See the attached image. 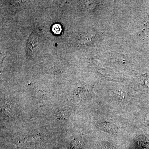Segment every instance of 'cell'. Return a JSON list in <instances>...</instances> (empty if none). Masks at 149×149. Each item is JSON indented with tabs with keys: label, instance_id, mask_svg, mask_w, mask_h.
I'll return each mask as SVG.
<instances>
[{
	"label": "cell",
	"instance_id": "1",
	"mask_svg": "<svg viewBox=\"0 0 149 149\" xmlns=\"http://www.w3.org/2000/svg\"><path fill=\"white\" fill-rule=\"evenodd\" d=\"M99 125H100L99 128H100L101 130L107 131L109 133H111L113 132H115V131H116L115 127L114 125L108 123H101V124Z\"/></svg>",
	"mask_w": 149,
	"mask_h": 149
},
{
	"label": "cell",
	"instance_id": "4",
	"mask_svg": "<svg viewBox=\"0 0 149 149\" xmlns=\"http://www.w3.org/2000/svg\"><path fill=\"white\" fill-rule=\"evenodd\" d=\"M68 113L65 111V110L61 111L58 113L57 116L58 118H59L64 119L68 117Z\"/></svg>",
	"mask_w": 149,
	"mask_h": 149
},
{
	"label": "cell",
	"instance_id": "2",
	"mask_svg": "<svg viewBox=\"0 0 149 149\" xmlns=\"http://www.w3.org/2000/svg\"><path fill=\"white\" fill-rule=\"evenodd\" d=\"M11 107L8 104H5L3 105L2 109V111L5 113V114L9 115L12 114Z\"/></svg>",
	"mask_w": 149,
	"mask_h": 149
},
{
	"label": "cell",
	"instance_id": "3",
	"mask_svg": "<svg viewBox=\"0 0 149 149\" xmlns=\"http://www.w3.org/2000/svg\"><path fill=\"white\" fill-rule=\"evenodd\" d=\"M52 31L54 34L56 35L60 34L62 31L61 25L58 24H54L52 27Z\"/></svg>",
	"mask_w": 149,
	"mask_h": 149
}]
</instances>
